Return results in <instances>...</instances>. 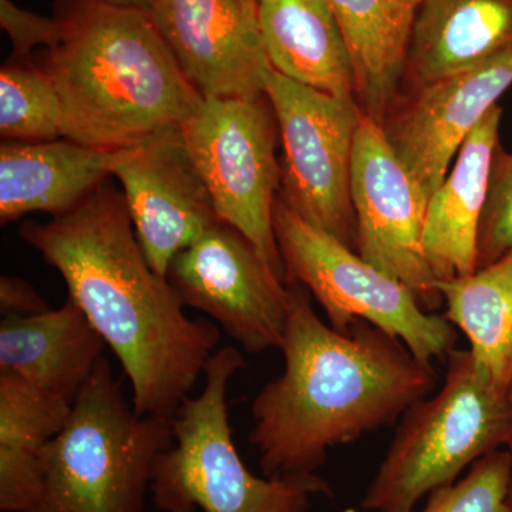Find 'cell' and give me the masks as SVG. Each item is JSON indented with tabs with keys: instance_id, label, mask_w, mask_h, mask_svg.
I'll list each match as a JSON object with an SVG mask.
<instances>
[{
	"instance_id": "obj_10",
	"label": "cell",
	"mask_w": 512,
	"mask_h": 512,
	"mask_svg": "<svg viewBox=\"0 0 512 512\" xmlns=\"http://www.w3.org/2000/svg\"><path fill=\"white\" fill-rule=\"evenodd\" d=\"M167 279L184 306L210 316L245 353L281 349L288 282L237 228L212 225L174 256Z\"/></svg>"
},
{
	"instance_id": "obj_23",
	"label": "cell",
	"mask_w": 512,
	"mask_h": 512,
	"mask_svg": "<svg viewBox=\"0 0 512 512\" xmlns=\"http://www.w3.org/2000/svg\"><path fill=\"white\" fill-rule=\"evenodd\" d=\"M0 136L15 143L62 137L59 94L42 64L9 59L0 70Z\"/></svg>"
},
{
	"instance_id": "obj_5",
	"label": "cell",
	"mask_w": 512,
	"mask_h": 512,
	"mask_svg": "<svg viewBox=\"0 0 512 512\" xmlns=\"http://www.w3.org/2000/svg\"><path fill=\"white\" fill-rule=\"evenodd\" d=\"M508 393L470 349H454L440 392L417 400L403 414L360 501L362 510L414 512L424 497L456 483L481 457L507 446Z\"/></svg>"
},
{
	"instance_id": "obj_27",
	"label": "cell",
	"mask_w": 512,
	"mask_h": 512,
	"mask_svg": "<svg viewBox=\"0 0 512 512\" xmlns=\"http://www.w3.org/2000/svg\"><path fill=\"white\" fill-rule=\"evenodd\" d=\"M45 299L32 285L20 278L0 279V311L3 316H30L49 311Z\"/></svg>"
},
{
	"instance_id": "obj_16",
	"label": "cell",
	"mask_w": 512,
	"mask_h": 512,
	"mask_svg": "<svg viewBox=\"0 0 512 512\" xmlns=\"http://www.w3.org/2000/svg\"><path fill=\"white\" fill-rule=\"evenodd\" d=\"M133 148L99 150L67 138L6 141L0 147V222L5 225L36 211L52 218L67 214L114 177Z\"/></svg>"
},
{
	"instance_id": "obj_22",
	"label": "cell",
	"mask_w": 512,
	"mask_h": 512,
	"mask_svg": "<svg viewBox=\"0 0 512 512\" xmlns=\"http://www.w3.org/2000/svg\"><path fill=\"white\" fill-rule=\"evenodd\" d=\"M443 316L470 342V352L504 389L512 383V251L493 264L437 282Z\"/></svg>"
},
{
	"instance_id": "obj_15",
	"label": "cell",
	"mask_w": 512,
	"mask_h": 512,
	"mask_svg": "<svg viewBox=\"0 0 512 512\" xmlns=\"http://www.w3.org/2000/svg\"><path fill=\"white\" fill-rule=\"evenodd\" d=\"M511 52L512 0H421L400 96Z\"/></svg>"
},
{
	"instance_id": "obj_25",
	"label": "cell",
	"mask_w": 512,
	"mask_h": 512,
	"mask_svg": "<svg viewBox=\"0 0 512 512\" xmlns=\"http://www.w3.org/2000/svg\"><path fill=\"white\" fill-rule=\"evenodd\" d=\"M512 251V153L498 144L478 232L477 269Z\"/></svg>"
},
{
	"instance_id": "obj_1",
	"label": "cell",
	"mask_w": 512,
	"mask_h": 512,
	"mask_svg": "<svg viewBox=\"0 0 512 512\" xmlns=\"http://www.w3.org/2000/svg\"><path fill=\"white\" fill-rule=\"evenodd\" d=\"M62 275L72 299L119 360L141 416L171 420L220 343L221 330L190 319L168 279L148 264L123 192L101 184L74 210L19 228Z\"/></svg>"
},
{
	"instance_id": "obj_14",
	"label": "cell",
	"mask_w": 512,
	"mask_h": 512,
	"mask_svg": "<svg viewBox=\"0 0 512 512\" xmlns=\"http://www.w3.org/2000/svg\"><path fill=\"white\" fill-rule=\"evenodd\" d=\"M123 185L131 222L148 264L167 278L174 256L220 222L181 130H171L134 147L114 170Z\"/></svg>"
},
{
	"instance_id": "obj_17",
	"label": "cell",
	"mask_w": 512,
	"mask_h": 512,
	"mask_svg": "<svg viewBox=\"0 0 512 512\" xmlns=\"http://www.w3.org/2000/svg\"><path fill=\"white\" fill-rule=\"evenodd\" d=\"M501 119L503 109L497 104L471 131L453 168L430 197L423 245L437 282L477 271L478 232L487 201L491 164L500 144Z\"/></svg>"
},
{
	"instance_id": "obj_2",
	"label": "cell",
	"mask_w": 512,
	"mask_h": 512,
	"mask_svg": "<svg viewBox=\"0 0 512 512\" xmlns=\"http://www.w3.org/2000/svg\"><path fill=\"white\" fill-rule=\"evenodd\" d=\"M288 288L284 373L256 394L249 433L269 478L318 473L330 450L396 423L436 386L433 366L402 340L367 322L339 332L313 311L305 286Z\"/></svg>"
},
{
	"instance_id": "obj_8",
	"label": "cell",
	"mask_w": 512,
	"mask_h": 512,
	"mask_svg": "<svg viewBox=\"0 0 512 512\" xmlns=\"http://www.w3.org/2000/svg\"><path fill=\"white\" fill-rule=\"evenodd\" d=\"M181 136L218 218L242 232L286 281L274 231L279 127L268 97H205Z\"/></svg>"
},
{
	"instance_id": "obj_4",
	"label": "cell",
	"mask_w": 512,
	"mask_h": 512,
	"mask_svg": "<svg viewBox=\"0 0 512 512\" xmlns=\"http://www.w3.org/2000/svg\"><path fill=\"white\" fill-rule=\"evenodd\" d=\"M171 443V420L138 414L103 356L43 450L26 512H143L157 458Z\"/></svg>"
},
{
	"instance_id": "obj_20",
	"label": "cell",
	"mask_w": 512,
	"mask_h": 512,
	"mask_svg": "<svg viewBox=\"0 0 512 512\" xmlns=\"http://www.w3.org/2000/svg\"><path fill=\"white\" fill-rule=\"evenodd\" d=\"M356 74L359 109L382 126L402 92L404 64L421 0H326Z\"/></svg>"
},
{
	"instance_id": "obj_26",
	"label": "cell",
	"mask_w": 512,
	"mask_h": 512,
	"mask_svg": "<svg viewBox=\"0 0 512 512\" xmlns=\"http://www.w3.org/2000/svg\"><path fill=\"white\" fill-rule=\"evenodd\" d=\"M0 25L12 40L13 60H32L36 47L49 50L59 42L60 28L55 16L36 15L18 8L12 0H0Z\"/></svg>"
},
{
	"instance_id": "obj_29",
	"label": "cell",
	"mask_w": 512,
	"mask_h": 512,
	"mask_svg": "<svg viewBox=\"0 0 512 512\" xmlns=\"http://www.w3.org/2000/svg\"><path fill=\"white\" fill-rule=\"evenodd\" d=\"M104 2L116 3V5L143 6V8H147L148 0H104Z\"/></svg>"
},
{
	"instance_id": "obj_9",
	"label": "cell",
	"mask_w": 512,
	"mask_h": 512,
	"mask_svg": "<svg viewBox=\"0 0 512 512\" xmlns=\"http://www.w3.org/2000/svg\"><path fill=\"white\" fill-rule=\"evenodd\" d=\"M268 97L282 143L278 198L303 221L357 251L352 165L362 110L272 69Z\"/></svg>"
},
{
	"instance_id": "obj_24",
	"label": "cell",
	"mask_w": 512,
	"mask_h": 512,
	"mask_svg": "<svg viewBox=\"0 0 512 512\" xmlns=\"http://www.w3.org/2000/svg\"><path fill=\"white\" fill-rule=\"evenodd\" d=\"M510 478V451L500 448L477 460L456 483L427 495L421 512H512Z\"/></svg>"
},
{
	"instance_id": "obj_12",
	"label": "cell",
	"mask_w": 512,
	"mask_h": 512,
	"mask_svg": "<svg viewBox=\"0 0 512 512\" xmlns=\"http://www.w3.org/2000/svg\"><path fill=\"white\" fill-rule=\"evenodd\" d=\"M147 9L202 96H265L272 66L259 25V0H148Z\"/></svg>"
},
{
	"instance_id": "obj_6",
	"label": "cell",
	"mask_w": 512,
	"mask_h": 512,
	"mask_svg": "<svg viewBox=\"0 0 512 512\" xmlns=\"http://www.w3.org/2000/svg\"><path fill=\"white\" fill-rule=\"evenodd\" d=\"M237 348L215 350L205 386L187 397L171 419L173 443L158 456L150 491L163 512H309L313 497L333 494L318 474L256 477L232 439L229 382L244 369Z\"/></svg>"
},
{
	"instance_id": "obj_28",
	"label": "cell",
	"mask_w": 512,
	"mask_h": 512,
	"mask_svg": "<svg viewBox=\"0 0 512 512\" xmlns=\"http://www.w3.org/2000/svg\"><path fill=\"white\" fill-rule=\"evenodd\" d=\"M510 414H511V423H510V439H508V451H510L511 456V478H510V493H508V503H510L511 511H512V383L510 386Z\"/></svg>"
},
{
	"instance_id": "obj_7",
	"label": "cell",
	"mask_w": 512,
	"mask_h": 512,
	"mask_svg": "<svg viewBox=\"0 0 512 512\" xmlns=\"http://www.w3.org/2000/svg\"><path fill=\"white\" fill-rule=\"evenodd\" d=\"M274 231L286 282L305 286L333 329L346 332L357 322L370 323L402 340L427 366L456 348L457 329L443 315L424 311L406 285L303 221L279 198Z\"/></svg>"
},
{
	"instance_id": "obj_13",
	"label": "cell",
	"mask_w": 512,
	"mask_h": 512,
	"mask_svg": "<svg viewBox=\"0 0 512 512\" xmlns=\"http://www.w3.org/2000/svg\"><path fill=\"white\" fill-rule=\"evenodd\" d=\"M511 86L512 52L394 103L382 124L384 136L429 200L471 131Z\"/></svg>"
},
{
	"instance_id": "obj_11",
	"label": "cell",
	"mask_w": 512,
	"mask_h": 512,
	"mask_svg": "<svg viewBox=\"0 0 512 512\" xmlns=\"http://www.w3.org/2000/svg\"><path fill=\"white\" fill-rule=\"evenodd\" d=\"M357 254L402 282L424 311L444 306L423 234L429 198L399 160L383 128L362 113L352 165Z\"/></svg>"
},
{
	"instance_id": "obj_18",
	"label": "cell",
	"mask_w": 512,
	"mask_h": 512,
	"mask_svg": "<svg viewBox=\"0 0 512 512\" xmlns=\"http://www.w3.org/2000/svg\"><path fill=\"white\" fill-rule=\"evenodd\" d=\"M106 346L82 309L67 299L60 308L37 315L3 316L0 373L73 404Z\"/></svg>"
},
{
	"instance_id": "obj_19",
	"label": "cell",
	"mask_w": 512,
	"mask_h": 512,
	"mask_svg": "<svg viewBox=\"0 0 512 512\" xmlns=\"http://www.w3.org/2000/svg\"><path fill=\"white\" fill-rule=\"evenodd\" d=\"M259 25L272 69L357 103L352 56L326 0H259Z\"/></svg>"
},
{
	"instance_id": "obj_3",
	"label": "cell",
	"mask_w": 512,
	"mask_h": 512,
	"mask_svg": "<svg viewBox=\"0 0 512 512\" xmlns=\"http://www.w3.org/2000/svg\"><path fill=\"white\" fill-rule=\"evenodd\" d=\"M55 18L59 42L40 64L59 94L63 138L127 150L181 130L204 103L147 8L57 0Z\"/></svg>"
},
{
	"instance_id": "obj_21",
	"label": "cell",
	"mask_w": 512,
	"mask_h": 512,
	"mask_svg": "<svg viewBox=\"0 0 512 512\" xmlns=\"http://www.w3.org/2000/svg\"><path fill=\"white\" fill-rule=\"evenodd\" d=\"M70 410L72 403L0 373V511L29 510L40 457L63 429Z\"/></svg>"
}]
</instances>
